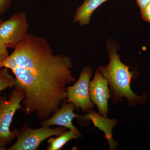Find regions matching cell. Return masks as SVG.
<instances>
[{"label": "cell", "mask_w": 150, "mask_h": 150, "mask_svg": "<svg viewBox=\"0 0 150 150\" xmlns=\"http://www.w3.org/2000/svg\"><path fill=\"white\" fill-rule=\"evenodd\" d=\"M75 108V105L72 103L64 101L62 103V107L59 108L54 115L48 119L42 120L40 124L42 126H63L73 131L78 138H81V134L72 123L73 119L76 116L74 112Z\"/></svg>", "instance_id": "cell-8"}, {"label": "cell", "mask_w": 150, "mask_h": 150, "mask_svg": "<svg viewBox=\"0 0 150 150\" xmlns=\"http://www.w3.org/2000/svg\"><path fill=\"white\" fill-rule=\"evenodd\" d=\"M8 56L7 48L0 39V64L8 58Z\"/></svg>", "instance_id": "cell-14"}, {"label": "cell", "mask_w": 150, "mask_h": 150, "mask_svg": "<svg viewBox=\"0 0 150 150\" xmlns=\"http://www.w3.org/2000/svg\"><path fill=\"white\" fill-rule=\"evenodd\" d=\"M15 77L9 72L8 69L4 68L0 69V92L14 87Z\"/></svg>", "instance_id": "cell-12"}, {"label": "cell", "mask_w": 150, "mask_h": 150, "mask_svg": "<svg viewBox=\"0 0 150 150\" xmlns=\"http://www.w3.org/2000/svg\"><path fill=\"white\" fill-rule=\"evenodd\" d=\"M11 0H0V16L5 13L10 6Z\"/></svg>", "instance_id": "cell-15"}, {"label": "cell", "mask_w": 150, "mask_h": 150, "mask_svg": "<svg viewBox=\"0 0 150 150\" xmlns=\"http://www.w3.org/2000/svg\"><path fill=\"white\" fill-rule=\"evenodd\" d=\"M107 48L109 63L106 66L98 67L97 70L108 82L112 103L121 102L122 98H125L131 107L144 103L146 96H138L131 89V82L135 74L130 71L129 67L121 62L117 54V46L111 40H108Z\"/></svg>", "instance_id": "cell-2"}, {"label": "cell", "mask_w": 150, "mask_h": 150, "mask_svg": "<svg viewBox=\"0 0 150 150\" xmlns=\"http://www.w3.org/2000/svg\"><path fill=\"white\" fill-rule=\"evenodd\" d=\"M72 67L71 58L54 54L45 38L27 33L0 64V69L11 70L14 86L25 93L23 109L27 115L35 113L42 121L50 118L67 100V86L76 81Z\"/></svg>", "instance_id": "cell-1"}, {"label": "cell", "mask_w": 150, "mask_h": 150, "mask_svg": "<svg viewBox=\"0 0 150 150\" xmlns=\"http://www.w3.org/2000/svg\"><path fill=\"white\" fill-rule=\"evenodd\" d=\"M9 96L0 97V146L12 144L19 134L17 129L11 131L10 126L16 111L22 108L21 103L25 97L24 91L15 86Z\"/></svg>", "instance_id": "cell-3"}, {"label": "cell", "mask_w": 150, "mask_h": 150, "mask_svg": "<svg viewBox=\"0 0 150 150\" xmlns=\"http://www.w3.org/2000/svg\"><path fill=\"white\" fill-rule=\"evenodd\" d=\"M28 27L26 13L15 14L0 23V39L7 48L14 49L25 37Z\"/></svg>", "instance_id": "cell-6"}, {"label": "cell", "mask_w": 150, "mask_h": 150, "mask_svg": "<svg viewBox=\"0 0 150 150\" xmlns=\"http://www.w3.org/2000/svg\"><path fill=\"white\" fill-rule=\"evenodd\" d=\"M0 150H7V148L6 147L0 146Z\"/></svg>", "instance_id": "cell-17"}, {"label": "cell", "mask_w": 150, "mask_h": 150, "mask_svg": "<svg viewBox=\"0 0 150 150\" xmlns=\"http://www.w3.org/2000/svg\"><path fill=\"white\" fill-rule=\"evenodd\" d=\"M1 18H0V23H1Z\"/></svg>", "instance_id": "cell-18"}, {"label": "cell", "mask_w": 150, "mask_h": 150, "mask_svg": "<svg viewBox=\"0 0 150 150\" xmlns=\"http://www.w3.org/2000/svg\"><path fill=\"white\" fill-rule=\"evenodd\" d=\"M107 80L97 70L90 81L89 89L91 100L96 105L98 113L105 117L108 115V100L110 98Z\"/></svg>", "instance_id": "cell-7"}, {"label": "cell", "mask_w": 150, "mask_h": 150, "mask_svg": "<svg viewBox=\"0 0 150 150\" xmlns=\"http://www.w3.org/2000/svg\"><path fill=\"white\" fill-rule=\"evenodd\" d=\"M93 71L90 67L84 68L74 85L67 87L68 97L66 102L72 103L76 109L80 108L83 113H88L95 106L91 100L89 94L90 79Z\"/></svg>", "instance_id": "cell-5"}, {"label": "cell", "mask_w": 150, "mask_h": 150, "mask_svg": "<svg viewBox=\"0 0 150 150\" xmlns=\"http://www.w3.org/2000/svg\"><path fill=\"white\" fill-rule=\"evenodd\" d=\"M78 137L73 131H66L56 137H50L47 140L48 146L47 150H60L67 143L73 139H78Z\"/></svg>", "instance_id": "cell-11"}, {"label": "cell", "mask_w": 150, "mask_h": 150, "mask_svg": "<svg viewBox=\"0 0 150 150\" xmlns=\"http://www.w3.org/2000/svg\"><path fill=\"white\" fill-rule=\"evenodd\" d=\"M140 13L143 19L150 23V1L144 7L140 9Z\"/></svg>", "instance_id": "cell-13"}, {"label": "cell", "mask_w": 150, "mask_h": 150, "mask_svg": "<svg viewBox=\"0 0 150 150\" xmlns=\"http://www.w3.org/2000/svg\"><path fill=\"white\" fill-rule=\"evenodd\" d=\"M67 131V128L60 126L54 129L46 126L32 129L25 122L19 131L16 142L7 150H37L44 140Z\"/></svg>", "instance_id": "cell-4"}, {"label": "cell", "mask_w": 150, "mask_h": 150, "mask_svg": "<svg viewBox=\"0 0 150 150\" xmlns=\"http://www.w3.org/2000/svg\"><path fill=\"white\" fill-rule=\"evenodd\" d=\"M76 117L79 120H91L93 123H94L95 126H97L100 129L104 131L105 137L108 140L110 150L116 149L118 144L112 138V132L106 129V127L112 130V127L106 126V125L110 124H115L117 123L116 119H110L100 115L99 113H96L95 111L90 110L86 115H76Z\"/></svg>", "instance_id": "cell-9"}, {"label": "cell", "mask_w": 150, "mask_h": 150, "mask_svg": "<svg viewBox=\"0 0 150 150\" xmlns=\"http://www.w3.org/2000/svg\"><path fill=\"white\" fill-rule=\"evenodd\" d=\"M137 6L140 9L143 8L150 1V0H136Z\"/></svg>", "instance_id": "cell-16"}, {"label": "cell", "mask_w": 150, "mask_h": 150, "mask_svg": "<svg viewBox=\"0 0 150 150\" xmlns=\"http://www.w3.org/2000/svg\"><path fill=\"white\" fill-rule=\"evenodd\" d=\"M108 0H84L76 11L74 22L81 26L89 24L92 15L98 7Z\"/></svg>", "instance_id": "cell-10"}]
</instances>
